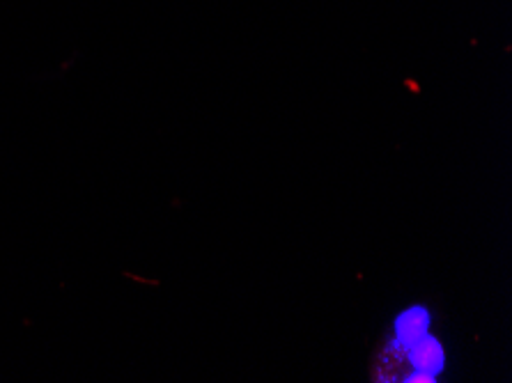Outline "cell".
<instances>
[{
    "label": "cell",
    "instance_id": "6da1fadb",
    "mask_svg": "<svg viewBox=\"0 0 512 383\" xmlns=\"http://www.w3.org/2000/svg\"><path fill=\"white\" fill-rule=\"evenodd\" d=\"M407 363L414 367L416 372L432 374V377H439L446 367V351L441 347V342L434 338V335L425 333L416 342L405 349Z\"/></svg>",
    "mask_w": 512,
    "mask_h": 383
},
{
    "label": "cell",
    "instance_id": "7a4b0ae2",
    "mask_svg": "<svg viewBox=\"0 0 512 383\" xmlns=\"http://www.w3.org/2000/svg\"><path fill=\"white\" fill-rule=\"evenodd\" d=\"M425 333H430L428 308L414 306L409 310H402L398 319H395V342H398L402 349H407L411 342H416Z\"/></svg>",
    "mask_w": 512,
    "mask_h": 383
}]
</instances>
